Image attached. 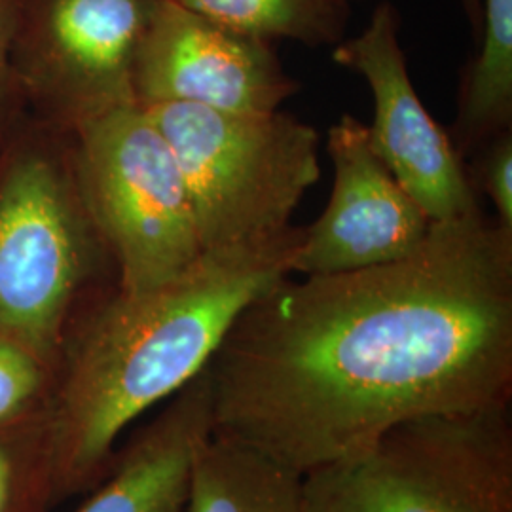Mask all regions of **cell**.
<instances>
[{"label":"cell","mask_w":512,"mask_h":512,"mask_svg":"<svg viewBox=\"0 0 512 512\" xmlns=\"http://www.w3.org/2000/svg\"><path fill=\"white\" fill-rule=\"evenodd\" d=\"M21 12L23 0H0V148L18 133L29 118L14 69V46Z\"/></svg>","instance_id":"cell-17"},{"label":"cell","mask_w":512,"mask_h":512,"mask_svg":"<svg viewBox=\"0 0 512 512\" xmlns=\"http://www.w3.org/2000/svg\"><path fill=\"white\" fill-rule=\"evenodd\" d=\"M112 285L74 135L29 116L0 148V330L57 365L74 321Z\"/></svg>","instance_id":"cell-3"},{"label":"cell","mask_w":512,"mask_h":512,"mask_svg":"<svg viewBox=\"0 0 512 512\" xmlns=\"http://www.w3.org/2000/svg\"><path fill=\"white\" fill-rule=\"evenodd\" d=\"M55 384V363L0 330V429L46 412Z\"/></svg>","instance_id":"cell-16"},{"label":"cell","mask_w":512,"mask_h":512,"mask_svg":"<svg viewBox=\"0 0 512 512\" xmlns=\"http://www.w3.org/2000/svg\"><path fill=\"white\" fill-rule=\"evenodd\" d=\"M334 184L323 215L304 228L293 274L353 272L412 255L433 222L370 145L368 126L344 114L327 137Z\"/></svg>","instance_id":"cell-10"},{"label":"cell","mask_w":512,"mask_h":512,"mask_svg":"<svg viewBox=\"0 0 512 512\" xmlns=\"http://www.w3.org/2000/svg\"><path fill=\"white\" fill-rule=\"evenodd\" d=\"M55 499L50 408L0 429V512H50Z\"/></svg>","instance_id":"cell-15"},{"label":"cell","mask_w":512,"mask_h":512,"mask_svg":"<svg viewBox=\"0 0 512 512\" xmlns=\"http://www.w3.org/2000/svg\"><path fill=\"white\" fill-rule=\"evenodd\" d=\"M463 12L473 27V35L476 40L480 38V27H482V0H461Z\"/></svg>","instance_id":"cell-19"},{"label":"cell","mask_w":512,"mask_h":512,"mask_svg":"<svg viewBox=\"0 0 512 512\" xmlns=\"http://www.w3.org/2000/svg\"><path fill=\"white\" fill-rule=\"evenodd\" d=\"M302 482L255 446L211 433L192 463L184 512H304Z\"/></svg>","instance_id":"cell-12"},{"label":"cell","mask_w":512,"mask_h":512,"mask_svg":"<svg viewBox=\"0 0 512 512\" xmlns=\"http://www.w3.org/2000/svg\"><path fill=\"white\" fill-rule=\"evenodd\" d=\"M478 154V169L471 183L492 200L497 222L512 230V131L497 135Z\"/></svg>","instance_id":"cell-18"},{"label":"cell","mask_w":512,"mask_h":512,"mask_svg":"<svg viewBox=\"0 0 512 512\" xmlns=\"http://www.w3.org/2000/svg\"><path fill=\"white\" fill-rule=\"evenodd\" d=\"M302 495L304 512H512L511 406L403 421Z\"/></svg>","instance_id":"cell-5"},{"label":"cell","mask_w":512,"mask_h":512,"mask_svg":"<svg viewBox=\"0 0 512 512\" xmlns=\"http://www.w3.org/2000/svg\"><path fill=\"white\" fill-rule=\"evenodd\" d=\"M348 2H353V0H348Z\"/></svg>","instance_id":"cell-20"},{"label":"cell","mask_w":512,"mask_h":512,"mask_svg":"<svg viewBox=\"0 0 512 512\" xmlns=\"http://www.w3.org/2000/svg\"><path fill=\"white\" fill-rule=\"evenodd\" d=\"M137 105L184 103L239 114L274 112L298 92L274 42L241 35L162 0L135 65Z\"/></svg>","instance_id":"cell-9"},{"label":"cell","mask_w":512,"mask_h":512,"mask_svg":"<svg viewBox=\"0 0 512 512\" xmlns=\"http://www.w3.org/2000/svg\"><path fill=\"white\" fill-rule=\"evenodd\" d=\"M78 179L118 287L141 293L203 255L190 194L164 133L141 105L112 110L74 133Z\"/></svg>","instance_id":"cell-6"},{"label":"cell","mask_w":512,"mask_h":512,"mask_svg":"<svg viewBox=\"0 0 512 512\" xmlns=\"http://www.w3.org/2000/svg\"><path fill=\"white\" fill-rule=\"evenodd\" d=\"M332 59L361 74L374 95L370 145L431 222L480 209L471 175L448 131L416 92L401 48V14L380 2L357 37L340 40Z\"/></svg>","instance_id":"cell-8"},{"label":"cell","mask_w":512,"mask_h":512,"mask_svg":"<svg viewBox=\"0 0 512 512\" xmlns=\"http://www.w3.org/2000/svg\"><path fill=\"white\" fill-rule=\"evenodd\" d=\"M162 0H23L14 69L31 118L74 135L137 105L135 65Z\"/></svg>","instance_id":"cell-7"},{"label":"cell","mask_w":512,"mask_h":512,"mask_svg":"<svg viewBox=\"0 0 512 512\" xmlns=\"http://www.w3.org/2000/svg\"><path fill=\"white\" fill-rule=\"evenodd\" d=\"M480 50L463 76L450 131L465 160L512 129V0H482Z\"/></svg>","instance_id":"cell-13"},{"label":"cell","mask_w":512,"mask_h":512,"mask_svg":"<svg viewBox=\"0 0 512 512\" xmlns=\"http://www.w3.org/2000/svg\"><path fill=\"white\" fill-rule=\"evenodd\" d=\"M141 107L181 167L203 253L264 247L293 232L291 217L321 175L315 128L281 110Z\"/></svg>","instance_id":"cell-4"},{"label":"cell","mask_w":512,"mask_h":512,"mask_svg":"<svg viewBox=\"0 0 512 512\" xmlns=\"http://www.w3.org/2000/svg\"><path fill=\"white\" fill-rule=\"evenodd\" d=\"M186 10L241 35L336 46L348 27V0H175Z\"/></svg>","instance_id":"cell-14"},{"label":"cell","mask_w":512,"mask_h":512,"mask_svg":"<svg viewBox=\"0 0 512 512\" xmlns=\"http://www.w3.org/2000/svg\"><path fill=\"white\" fill-rule=\"evenodd\" d=\"M304 228L264 247L205 251L184 274L128 293L112 285L67 334L50 406L57 505L95 488L116 442L192 382L239 313L285 275Z\"/></svg>","instance_id":"cell-2"},{"label":"cell","mask_w":512,"mask_h":512,"mask_svg":"<svg viewBox=\"0 0 512 512\" xmlns=\"http://www.w3.org/2000/svg\"><path fill=\"white\" fill-rule=\"evenodd\" d=\"M205 370L213 433L302 475L406 420L511 406L512 230L476 209L401 260L285 275Z\"/></svg>","instance_id":"cell-1"},{"label":"cell","mask_w":512,"mask_h":512,"mask_svg":"<svg viewBox=\"0 0 512 512\" xmlns=\"http://www.w3.org/2000/svg\"><path fill=\"white\" fill-rule=\"evenodd\" d=\"M211 433L213 395L203 368L116 452L76 512H184L192 463Z\"/></svg>","instance_id":"cell-11"}]
</instances>
